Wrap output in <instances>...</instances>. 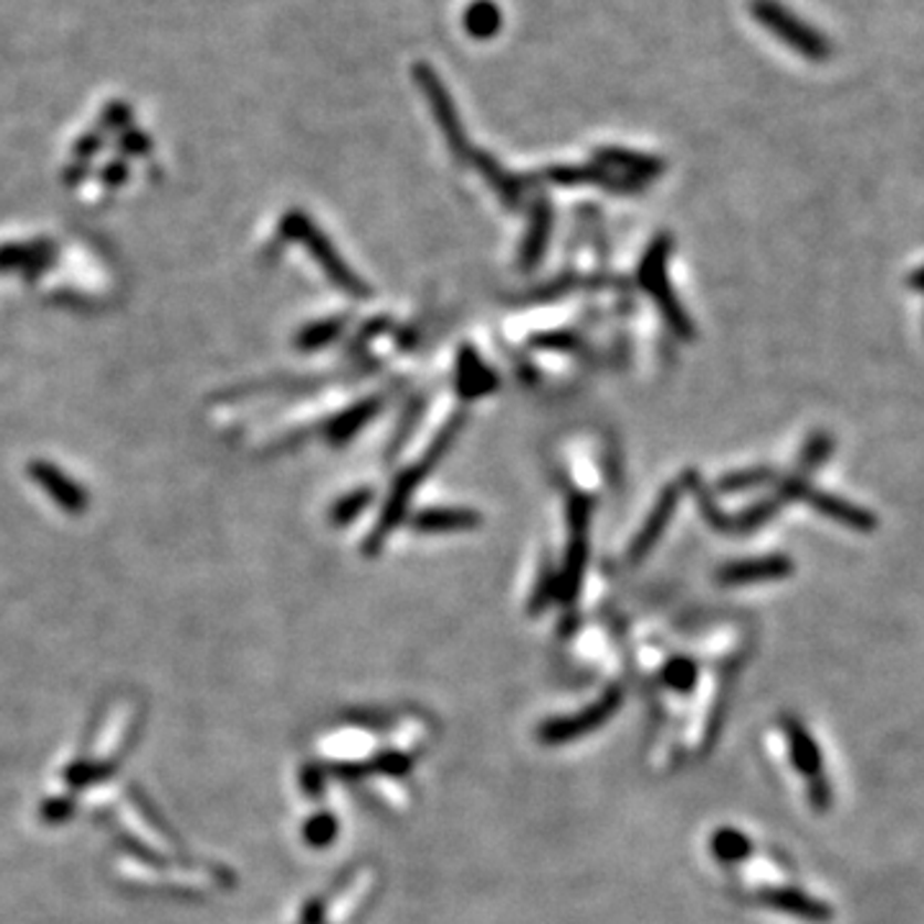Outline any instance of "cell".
<instances>
[{
  "instance_id": "484cf974",
  "label": "cell",
  "mask_w": 924,
  "mask_h": 924,
  "mask_svg": "<svg viewBox=\"0 0 924 924\" xmlns=\"http://www.w3.org/2000/svg\"><path fill=\"white\" fill-rule=\"evenodd\" d=\"M768 481V473L766 470H745V473H732L722 481V489L735 493V491H745V489H753V485H760Z\"/></svg>"
},
{
  "instance_id": "9c48e42d",
  "label": "cell",
  "mask_w": 924,
  "mask_h": 924,
  "mask_svg": "<svg viewBox=\"0 0 924 924\" xmlns=\"http://www.w3.org/2000/svg\"><path fill=\"white\" fill-rule=\"evenodd\" d=\"M54 244L52 242H23L0 246V273L39 275L52 265Z\"/></svg>"
},
{
  "instance_id": "3957f363",
  "label": "cell",
  "mask_w": 924,
  "mask_h": 924,
  "mask_svg": "<svg viewBox=\"0 0 924 924\" xmlns=\"http://www.w3.org/2000/svg\"><path fill=\"white\" fill-rule=\"evenodd\" d=\"M621 706V689H609L599 701L586 706L584 712L560 716V720H549L537 729V737L542 745H568L573 739L588 735V732L599 729L603 722Z\"/></svg>"
},
{
  "instance_id": "30bf717a",
  "label": "cell",
  "mask_w": 924,
  "mask_h": 924,
  "mask_svg": "<svg viewBox=\"0 0 924 924\" xmlns=\"http://www.w3.org/2000/svg\"><path fill=\"white\" fill-rule=\"evenodd\" d=\"M791 573V560L773 555L763 560H743L732 563L720 570V580L727 586H745V584H763V580H778Z\"/></svg>"
},
{
  "instance_id": "83f0119b",
  "label": "cell",
  "mask_w": 924,
  "mask_h": 924,
  "mask_svg": "<svg viewBox=\"0 0 924 924\" xmlns=\"http://www.w3.org/2000/svg\"><path fill=\"white\" fill-rule=\"evenodd\" d=\"M832 450V440L827 434H817L811 437V442L807 444V452H804V465L807 468H815L819 462H825L827 455H830Z\"/></svg>"
},
{
  "instance_id": "ba28073f",
  "label": "cell",
  "mask_w": 924,
  "mask_h": 924,
  "mask_svg": "<svg viewBox=\"0 0 924 924\" xmlns=\"http://www.w3.org/2000/svg\"><path fill=\"white\" fill-rule=\"evenodd\" d=\"M588 512H591V506H588L586 498L576 496L570 504V522H573V542H570V549H568V560H565V570L557 584H560V594L563 599H573V594L578 591V580H580V573H584V563H586V527H588Z\"/></svg>"
},
{
  "instance_id": "f546056e",
  "label": "cell",
  "mask_w": 924,
  "mask_h": 924,
  "mask_svg": "<svg viewBox=\"0 0 924 924\" xmlns=\"http://www.w3.org/2000/svg\"><path fill=\"white\" fill-rule=\"evenodd\" d=\"M87 172H91V167H87V162H73V167H70V170L65 172V180L70 182V186H75V182L80 178H85Z\"/></svg>"
},
{
  "instance_id": "44dd1931",
  "label": "cell",
  "mask_w": 924,
  "mask_h": 924,
  "mask_svg": "<svg viewBox=\"0 0 924 924\" xmlns=\"http://www.w3.org/2000/svg\"><path fill=\"white\" fill-rule=\"evenodd\" d=\"M370 501H372V491L349 493V496L337 501V506L332 508V522L334 524H349L353 519H357V514H360L363 508L370 504Z\"/></svg>"
},
{
  "instance_id": "4316f807",
  "label": "cell",
  "mask_w": 924,
  "mask_h": 924,
  "mask_svg": "<svg viewBox=\"0 0 924 924\" xmlns=\"http://www.w3.org/2000/svg\"><path fill=\"white\" fill-rule=\"evenodd\" d=\"M101 147H103V134L101 132L83 134V137H80L75 141V147H73L75 162H91V159L101 153Z\"/></svg>"
},
{
  "instance_id": "7a4b0ae2",
  "label": "cell",
  "mask_w": 924,
  "mask_h": 924,
  "mask_svg": "<svg viewBox=\"0 0 924 924\" xmlns=\"http://www.w3.org/2000/svg\"><path fill=\"white\" fill-rule=\"evenodd\" d=\"M458 429H460V421H452V424L444 429V432L437 437V442H434V450L429 452V455L419 462L417 468L413 470H409V473H406L401 481L396 483V491L390 493V501H388V506H386V512H384V516H380V522H378V527H376V532H372V537H370V542H368V553H376V549L384 545V539L388 537V532H390V527H393V524L401 519V514H403V508H406V501H409V496H411V491L417 489V483L421 481V477L427 475V470L434 465L437 460H440L442 455H444V450L450 448V442L455 440V434H458Z\"/></svg>"
},
{
  "instance_id": "5b68a950",
  "label": "cell",
  "mask_w": 924,
  "mask_h": 924,
  "mask_svg": "<svg viewBox=\"0 0 924 924\" xmlns=\"http://www.w3.org/2000/svg\"><path fill=\"white\" fill-rule=\"evenodd\" d=\"M784 727H786L788 747H791L794 766L799 768L804 776H809L811 804H815L817 809H827V804H830V788H827V784H825L822 755H819L817 743L811 739L807 727H804V724H799L796 720H791V716H786Z\"/></svg>"
},
{
  "instance_id": "5bb4252c",
  "label": "cell",
  "mask_w": 924,
  "mask_h": 924,
  "mask_svg": "<svg viewBox=\"0 0 924 924\" xmlns=\"http://www.w3.org/2000/svg\"><path fill=\"white\" fill-rule=\"evenodd\" d=\"M481 522L475 512L465 508H434V512H421L413 519V527L419 532H450V529H470Z\"/></svg>"
},
{
  "instance_id": "7c38bea8",
  "label": "cell",
  "mask_w": 924,
  "mask_h": 924,
  "mask_svg": "<svg viewBox=\"0 0 924 924\" xmlns=\"http://www.w3.org/2000/svg\"><path fill=\"white\" fill-rule=\"evenodd\" d=\"M768 23L778 31V34H784L788 39V44L807 54V57L822 60L827 54L825 39H819L815 31L796 21L794 15L780 11V8H768Z\"/></svg>"
},
{
  "instance_id": "cb8c5ba5",
  "label": "cell",
  "mask_w": 924,
  "mask_h": 924,
  "mask_svg": "<svg viewBox=\"0 0 924 924\" xmlns=\"http://www.w3.org/2000/svg\"><path fill=\"white\" fill-rule=\"evenodd\" d=\"M334 832H337V822L332 815H318L306 825V840L311 846H329Z\"/></svg>"
},
{
  "instance_id": "e0dca14e",
  "label": "cell",
  "mask_w": 924,
  "mask_h": 924,
  "mask_svg": "<svg viewBox=\"0 0 924 924\" xmlns=\"http://www.w3.org/2000/svg\"><path fill=\"white\" fill-rule=\"evenodd\" d=\"M496 386V378L491 376V370H485L481 363H477L475 355L465 353L460 363V390L465 396H481L485 390Z\"/></svg>"
},
{
  "instance_id": "7402d4cb",
  "label": "cell",
  "mask_w": 924,
  "mask_h": 924,
  "mask_svg": "<svg viewBox=\"0 0 924 924\" xmlns=\"http://www.w3.org/2000/svg\"><path fill=\"white\" fill-rule=\"evenodd\" d=\"M665 683L675 691H689L696 683V665L691 660H673L663 673Z\"/></svg>"
},
{
  "instance_id": "9a60e30c",
  "label": "cell",
  "mask_w": 924,
  "mask_h": 924,
  "mask_svg": "<svg viewBox=\"0 0 924 924\" xmlns=\"http://www.w3.org/2000/svg\"><path fill=\"white\" fill-rule=\"evenodd\" d=\"M342 318H324V322H316L306 326V329L298 332L296 337V347L301 353H316V349H322L326 345H332L334 339L342 334Z\"/></svg>"
},
{
  "instance_id": "ac0fdd59",
  "label": "cell",
  "mask_w": 924,
  "mask_h": 924,
  "mask_svg": "<svg viewBox=\"0 0 924 924\" xmlns=\"http://www.w3.org/2000/svg\"><path fill=\"white\" fill-rule=\"evenodd\" d=\"M712 852L724 863H739L750 855V840L745 838L743 832L732 830V827H724L712 838Z\"/></svg>"
},
{
  "instance_id": "277c9868",
  "label": "cell",
  "mask_w": 924,
  "mask_h": 924,
  "mask_svg": "<svg viewBox=\"0 0 924 924\" xmlns=\"http://www.w3.org/2000/svg\"><path fill=\"white\" fill-rule=\"evenodd\" d=\"M665 254H668V239H660L658 244H652L650 254L642 262V283H644V288H648L652 296H655L658 306L663 308V316L668 318V324L673 326V332L689 339V337H693L689 316L683 314L679 301H675V296H673V291L668 288Z\"/></svg>"
},
{
  "instance_id": "8992f818",
  "label": "cell",
  "mask_w": 924,
  "mask_h": 924,
  "mask_svg": "<svg viewBox=\"0 0 924 924\" xmlns=\"http://www.w3.org/2000/svg\"><path fill=\"white\" fill-rule=\"evenodd\" d=\"M27 473L31 481H34L39 489H42L46 496L54 501V504H57L60 508H65L67 514H73V516L85 514L87 504H91L87 491L77 481H73L65 470L54 465V462L31 460Z\"/></svg>"
},
{
  "instance_id": "2e32d148",
  "label": "cell",
  "mask_w": 924,
  "mask_h": 924,
  "mask_svg": "<svg viewBox=\"0 0 924 924\" xmlns=\"http://www.w3.org/2000/svg\"><path fill=\"white\" fill-rule=\"evenodd\" d=\"M378 411V401H365V403H360V406H355L353 411H347V413H342V417H337L332 421V427H329V440L334 442V444H342V442H347L349 437H353L357 429H360L365 421H368L372 413Z\"/></svg>"
},
{
  "instance_id": "4dcf8cb0",
  "label": "cell",
  "mask_w": 924,
  "mask_h": 924,
  "mask_svg": "<svg viewBox=\"0 0 924 924\" xmlns=\"http://www.w3.org/2000/svg\"><path fill=\"white\" fill-rule=\"evenodd\" d=\"M910 283H912V288H914V291H920V293H924V267H920V270H914V273H912V277H910Z\"/></svg>"
},
{
  "instance_id": "f1b7e54d",
  "label": "cell",
  "mask_w": 924,
  "mask_h": 924,
  "mask_svg": "<svg viewBox=\"0 0 924 924\" xmlns=\"http://www.w3.org/2000/svg\"><path fill=\"white\" fill-rule=\"evenodd\" d=\"M126 178H129V162H126V159H114V162H108L101 172V180L111 188L124 186Z\"/></svg>"
},
{
  "instance_id": "52a82bcc",
  "label": "cell",
  "mask_w": 924,
  "mask_h": 924,
  "mask_svg": "<svg viewBox=\"0 0 924 924\" xmlns=\"http://www.w3.org/2000/svg\"><path fill=\"white\" fill-rule=\"evenodd\" d=\"M786 493L788 496H796V498H804L809 506H815L817 512H822L825 516H830V519L846 524V527L852 529H873L875 527V519L863 508L848 504V501L842 498H834V496H827V493H817L811 491L809 485H804L799 481H791L786 485Z\"/></svg>"
},
{
  "instance_id": "8fae6325",
  "label": "cell",
  "mask_w": 924,
  "mask_h": 924,
  "mask_svg": "<svg viewBox=\"0 0 924 924\" xmlns=\"http://www.w3.org/2000/svg\"><path fill=\"white\" fill-rule=\"evenodd\" d=\"M760 902L770 906V910L794 914V917H801L809 922H827L832 917V912L827 910L825 902H817V899L801 894V891H796V889L766 891V894H760Z\"/></svg>"
},
{
  "instance_id": "603a6c76",
  "label": "cell",
  "mask_w": 924,
  "mask_h": 924,
  "mask_svg": "<svg viewBox=\"0 0 924 924\" xmlns=\"http://www.w3.org/2000/svg\"><path fill=\"white\" fill-rule=\"evenodd\" d=\"M409 768H411L409 755L386 753V755H378V758L365 763L363 770H376V773H388V776H401V773H406Z\"/></svg>"
},
{
  "instance_id": "6da1fadb",
  "label": "cell",
  "mask_w": 924,
  "mask_h": 924,
  "mask_svg": "<svg viewBox=\"0 0 924 924\" xmlns=\"http://www.w3.org/2000/svg\"><path fill=\"white\" fill-rule=\"evenodd\" d=\"M281 229L285 237L296 239V242L306 246L311 258L318 262V267L324 270L326 277H329V281L337 285L342 293H347V296H355V298L368 296L365 283L345 265V260L339 258L329 239L322 234V229H318L314 221L306 217V213H301V211L285 213L281 221Z\"/></svg>"
},
{
  "instance_id": "d6986e66",
  "label": "cell",
  "mask_w": 924,
  "mask_h": 924,
  "mask_svg": "<svg viewBox=\"0 0 924 924\" xmlns=\"http://www.w3.org/2000/svg\"><path fill=\"white\" fill-rule=\"evenodd\" d=\"M549 209L545 203L537 206V213H535V224H532V234L527 239V244H524V265H535L539 260V254L545 252V244H547V237H549Z\"/></svg>"
},
{
  "instance_id": "d4e9b609",
  "label": "cell",
  "mask_w": 924,
  "mask_h": 924,
  "mask_svg": "<svg viewBox=\"0 0 924 924\" xmlns=\"http://www.w3.org/2000/svg\"><path fill=\"white\" fill-rule=\"evenodd\" d=\"M118 141H122V153L126 155V157H145V155H149L153 153V139L147 137L145 132H139V129H126V132H122V137H118Z\"/></svg>"
},
{
  "instance_id": "ffe728a7",
  "label": "cell",
  "mask_w": 924,
  "mask_h": 924,
  "mask_svg": "<svg viewBox=\"0 0 924 924\" xmlns=\"http://www.w3.org/2000/svg\"><path fill=\"white\" fill-rule=\"evenodd\" d=\"M134 124V108L126 101H111L101 111V129L103 132H126Z\"/></svg>"
},
{
  "instance_id": "4fadbf2b",
  "label": "cell",
  "mask_w": 924,
  "mask_h": 924,
  "mask_svg": "<svg viewBox=\"0 0 924 924\" xmlns=\"http://www.w3.org/2000/svg\"><path fill=\"white\" fill-rule=\"evenodd\" d=\"M679 496H681V489H675V485H673V489H668L663 496H660L655 512H652L650 519L644 522L642 532L637 535L632 549H629V557H632V560H642V557L650 553V547L660 539V535H663L665 524L671 522L673 508H675V504H679Z\"/></svg>"
}]
</instances>
